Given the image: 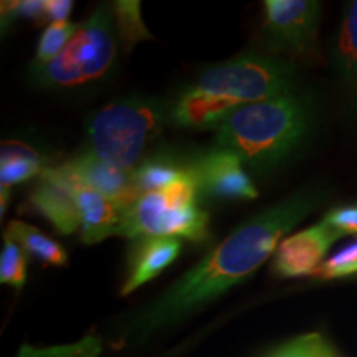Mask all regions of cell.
Listing matches in <instances>:
<instances>
[{
  "mask_svg": "<svg viewBox=\"0 0 357 357\" xmlns=\"http://www.w3.org/2000/svg\"><path fill=\"white\" fill-rule=\"evenodd\" d=\"M73 8L71 0H47L45 7V17L50 24H58V22H68V17Z\"/></svg>",
  "mask_w": 357,
  "mask_h": 357,
  "instance_id": "4316f807",
  "label": "cell"
},
{
  "mask_svg": "<svg viewBox=\"0 0 357 357\" xmlns=\"http://www.w3.org/2000/svg\"><path fill=\"white\" fill-rule=\"evenodd\" d=\"M26 281V252L12 236L3 235L0 253V283L10 284L15 289L24 288Z\"/></svg>",
  "mask_w": 357,
  "mask_h": 357,
  "instance_id": "44dd1931",
  "label": "cell"
},
{
  "mask_svg": "<svg viewBox=\"0 0 357 357\" xmlns=\"http://www.w3.org/2000/svg\"><path fill=\"white\" fill-rule=\"evenodd\" d=\"M166 106L155 98H121L102 106L86 123L89 153L132 172L162 131Z\"/></svg>",
  "mask_w": 357,
  "mask_h": 357,
  "instance_id": "3957f363",
  "label": "cell"
},
{
  "mask_svg": "<svg viewBox=\"0 0 357 357\" xmlns=\"http://www.w3.org/2000/svg\"><path fill=\"white\" fill-rule=\"evenodd\" d=\"M324 197V189L310 185L250 217L146 307L132 321L134 331L147 336L243 283L275 253L281 238L305 220Z\"/></svg>",
  "mask_w": 357,
  "mask_h": 357,
  "instance_id": "6da1fadb",
  "label": "cell"
},
{
  "mask_svg": "<svg viewBox=\"0 0 357 357\" xmlns=\"http://www.w3.org/2000/svg\"><path fill=\"white\" fill-rule=\"evenodd\" d=\"M326 357H339V356L331 349V347L328 346V347H326Z\"/></svg>",
  "mask_w": 357,
  "mask_h": 357,
  "instance_id": "83f0119b",
  "label": "cell"
},
{
  "mask_svg": "<svg viewBox=\"0 0 357 357\" xmlns=\"http://www.w3.org/2000/svg\"><path fill=\"white\" fill-rule=\"evenodd\" d=\"M356 273H357V270H356Z\"/></svg>",
  "mask_w": 357,
  "mask_h": 357,
  "instance_id": "f1b7e54d",
  "label": "cell"
},
{
  "mask_svg": "<svg viewBox=\"0 0 357 357\" xmlns=\"http://www.w3.org/2000/svg\"><path fill=\"white\" fill-rule=\"evenodd\" d=\"M114 60L113 7L101 6L79 24L78 32L55 60L32 66V77L45 88H77L106 77Z\"/></svg>",
  "mask_w": 357,
  "mask_h": 357,
  "instance_id": "277c9868",
  "label": "cell"
},
{
  "mask_svg": "<svg viewBox=\"0 0 357 357\" xmlns=\"http://www.w3.org/2000/svg\"><path fill=\"white\" fill-rule=\"evenodd\" d=\"M242 164V159L231 151L215 147L190 162V167L199 181L200 194L222 200L257 199V187Z\"/></svg>",
  "mask_w": 357,
  "mask_h": 357,
  "instance_id": "ba28073f",
  "label": "cell"
},
{
  "mask_svg": "<svg viewBox=\"0 0 357 357\" xmlns=\"http://www.w3.org/2000/svg\"><path fill=\"white\" fill-rule=\"evenodd\" d=\"M334 73L352 102H357V0L344 8L333 45Z\"/></svg>",
  "mask_w": 357,
  "mask_h": 357,
  "instance_id": "9a60e30c",
  "label": "cell"
},
{
  "mask_svg": "<svg viewBox=\"0 0 357 357\" xmlns=\"http://www.w3.org/2000/svg\"><path fill=\"white\" fill-rule=\"evenodd\" d=\"M294 66L263 55H243L202 71L195 86L236 106L294 93Z\"/></svg>",
  "mask_w": 357,
  "mask_h": 357,
  "instance_id": "5b68a950",
  "label": "cell"
},
{
  "mask_svg": "<svg viewBox=\"0 0 357 357\" xmlns=\"http://www.w3.org/2000/svg\"><path fill=\"white\" fill-rule=\"evenodd\" d=\"M73 184L75 199H77L79 212V235H82L83 243L95 245L106 240L108 236L118 234L123 213L121 205L100 194V192L82 185L75 178Z\"/></svg>",
  "mask_w": 357,
  "mask_h": 357,
  "instance_id": "4fadbf2b",
  "label": "cell"
},
{
  "mask_svg": "<svg viewBox=\"0 0 357 357\" xmlns=\"http://www.w3.org/2000/svg\"><path fill=\"white\" fill-rule=\"evenodd\" d=\"M101 354V341L98 337L88 336L75 344L35 349L30 346H22L17 357H98Z\"/></svg>",
  "mask_w": 357,
  "mask_h": 357,
  "instance_id": "7402d4cb",
  "label": "cell"
},
{
  "mask_svg": "<svg viewBox=\"0 0 357 357\" xmlns=\"http://www.w3.org/2000/svg\"><path fill=\"white\" fill-rule=\"evenodd\" d=\"M78 29L79 24H73V22H58V24L48 25L38 40L33 65H47L55 60L75 37Z\"/></svg>",
  "mask_w": 357,
  "mask_h": 357,
  "instance_id": "ffe728a7",
  "label": "cell"
},
{
  "mask_svg": "<svg viewBox=\"0 0 357 357\" xmlns=\"http://www.w3.org/2000/svg\"><path fill=\"white\" fill-rule=\"evenodd\" d=\"M189 166H181L176 160L166 155L144 159L132 171V182L137 197L149 192H162L172 185Z\"/></svg>",
  "mask_w": 357,
  "mask_h": 357,
  "instance_id": "ac0fdd59",
  "label": "cell"
},
{
  "mask_svg": "<svg viewBox=\"0 0 357 357\" xmlns=\"http://www.w3.org/2000/svg\"><path fill=\"white\" fill-rule=\"evenodd\" d=\"M114 22L118 25L119 37L124 48L131 50L137 42L142 40H153V35L146 29L141 19V3L134 0H119L113 3Z\"/></svg>",
  "mask_w": 357,
  "mask_h": 357,
  "instance_id": "d6986e66",
  "label": "cell"
},
{
  "mask_svg": "<svg viewBox=\"0 0 357 357\" xmlns=\"http://www.w3.org/2000/svg\"><path fill=\"white\" fill-rule=\"evenodd\" d=\"M116 235L131 240L174 236L202 243L208 238V215L199 205L178 207L169 202L164 192H149L123 207Z\"/></svg>",
  "mask_w": 357,
  "mask_h": 357,
  "instance_id": "8992f818",
  "label": "cell"
},
{
  "mask_svg": "<svg viewBox=\"0 0 357 357\" xmlns=\"http://www.w3.org/2000/svg\"><path fill=\"white\" fill-rule=\"evenodd\" d=\"M47 0H17L2 2V32L17 20H35L37 24L47 20L45 17Z\"/></svg>",
  "mask_w": 357,
  "mask_h": 357,
  "instance_id": "603a6c76",
  "label": "cell"
},
{
  "mask_svg": "<svg viewBox=\"0 0 357 357\" xmlns=\"http://www.w3.org/2000/svg\"><path fill=\"white\" fill-rule=\"evenodd\" d=\"M43 169L42 159L30 146L19 141L2 142V154H0L2 189H10L12 185L29 181L35 176L40 177Z\"/></svg>",
  "mask_w": 357,
  "mask_h": 357,
  "instance_id": "2e32d148",
  "label": "cell"
},
{
  "mask_svg": "<svg viewBox=\"0 0 357 357\" xmlns=\"http://www.w3.org/2000/svg\"><path fill=\"white\" fill-rule=\"evenodd\" d=\"M6 235L12 236L22 248L25 250L26 255L33 257L35 260L48 266H65L68 263V253L60 243L45 235L35 227L29 223L13 220L8 223Z\"/></svg>",
  "mask_w": 357,
  "mask_h": 357,
  "instance_id": "e0dca14e",
  "label": "cell"
},
{
  "mask_svg": "<svg viewBox=\"0 0 357 357\" xmlns=\"http://www.w3.org/2000/svg\"><path fill=\"white\" fill-rule=\"evenodd\" d=\"M357 270V240L341 248L336 255H333L328 261H323L314 276L323 280L342 278V276L354 275Z\"/></svg>",
  "mask_w": 357,
  "mask_h": 357,
  "instance_id": "cb8c5ba5",
  "label": "cell"
},
{
  "mask_svg": "<svg viewBox=\"0 0 357 357\" xmlns=\"http://www.w3.org/2000/svg\"><path fill=\"white\" fill-rule=\"evenodd\" d=\"M321 3L314 0H266L265 32L275 50L293 56L316 50Z\"/></svg>",
  "mask_w": 357,
  "mask_h": 357,
  "instance_id": "52a82bcc",
  "label": "cell"
},
{
  "mask_svg": "<svg viewBox=\"0 0 357 357\" xmlns=\"http://www.w3.org/2000/svg\"><path fill=\"white\" fill-rule=\"evenodd\" d=\"M61 167L82 185L100 192L121 207H126L132 200L137 199L132 182V172L109 166L108 162L101 160L89 151L61 164Z\"/></svg>",
  "mask_w": 357,
  "mask_h": 357,
  "instance_id": "8fae6325",
  "label": "cell"
},
{
  "mask_svg": "<svg viewBox=\"0 0 357 357\" xmlns=\"http://www.w3.org/2000/svg\"><path fill=\"white\" fill-rule=\"evenodd\" d=\"M323 222L339 235L357 234V205H341L326 213Z\"/></svg>",
  "mask_w": 357,
  "mask_h": 357,
  "instance_id": "484cf974",
  "label": "cell"
},
{
  "mask_svg": "<svg viewBox=\"0 0 357 357\" xmlns=\"http://www.w3.org/2000/svg\"><path fill=\"white\" fill-rule=\"evenodd\" d=\"M236 108L240 106H236L234 101L204 91L194 84L178 96L171 109V119L178 128H218L223 119Z\"/></svg>",
  "mask_w": 357,
  "mask_h": 357,
  "instance_id": "5bb4252c",
  "label": "cell"
},
{
  "mask_svg": "<svg viewBox=\"0 0 357 357\" xmlns=\"http://www.w3.org/2000/svg\"><path fill=\"white\" fill-rule=\"evenodd\" d=\"M312 121L311 101L289 93L231 111L218 126L215 142L255 172H266L301 149L310 139Z\"/></svg>",
  "mask_w": 357,
  "mask_h": 357,
  "instance_id": "7a4b0ae2",
  "label": "cell"
},
{
  "mask_svg": "<svg viewBox=\"0 0 357 357\" xmlns=\"http://www.w3.org/2000/svg\"><path fill=\"white\" fill-rule=\"evenodd\" d=\"M341 238L337 231L321 220L316 225L281 240L273 253L271 270L281 278L314 275L323 265V258L336 240Z\"/></svg>",
  "mask_w": 357,
  "mask_h": 357,
  "instance_id": "9c48e42d",
  "label": "cell"
},
{
  "mask_svg": "<svg viewBox=\"0 0 357 357\" xmlns=\"http://www.w3.org/2000/svg\"><path fill=\"white\" fill-rule=\"evenodd\" d=\"M328 342L319 334H306L281 346L270 357H326Z\"/></svg>",
  "mask_w": 357,
  "mask_h": 357,
  "instance_id": "d4e9b609",
  "label": "cell"
},
{
  "mask_svg": "<svg viewBox=\"0 0 357 357\" xmlns=\"http://www.w3.org/2000/svg\"><path fill=\"white\" fill-rule=\"evenodd\" d=\"M181 252L182 242L174 236H144L134 240L129 253V273L121 288L123 296L159 276L177 260Z\"/></svg>",
  "mask_w": 357,
  "mask_h": 357,
  "instance_id": "7c38bea8",
  "label": "cell"
},
{
  "mask_svg": "<svg viewBox=\"0 0 357 357\" xmlns=\"http://www.w3.org/2000/svg\"><path fill=\"white\" fill-rule=\"evenodd\" d=\"M73 178L60 166L45 167L40 181L30 194L33 211L47 218L58 234L71 235L79 231V212L75 199Z\"/></svg>",
  "mask_w": 357,
  "mask_h": 357,
  "instance_id": "30bf717a",
  "label": "cell"
}]
</instances>
